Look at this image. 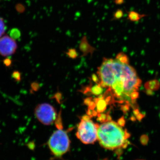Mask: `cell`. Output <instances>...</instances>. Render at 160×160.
<instances>
[{"label":"cell","mask_w":160,"mask_h":160,"mask_svg":"<svg viewBox=\"0 0 160 160\" xmlns=\"http://www.w3.org/2000/svg\"><path fill=\"white\" fill-rule=\"evenodd\" d=\"M97 73L100 86L108 88L120 102L134 103L138 97L141 80L124 53L105 59Z\"/></svg>","instance_id":"obj_1"},{"label":"cell","mask_w":160,"mask_h":160,"mask_svg":"<svg viewBox=\"0 0 160 160\" xmlns=\"http://www.w3.org/2000/svg\"><path fill=\"white\" fill-rule=\"evenodd\" d=\"M130 136L122 124L110 119L98 124V141L104 149L115 150L126 148Z\"/></svg>","instance_id":"obj_2"},{"label":"cell","mask_w":160,"mask_h":160,"mask_svg":"<svg viewBox=\"0 0 160 160\" xmlns=\"http://www.w3.org/2000/svg\"><path fill=\"white\" fill-rule=\"evenodd\" d=\"M98 124L94 122L89 116H84L78 125V138L84 144H93L98 141Z\"/></svg>","instance_id":"obj_3"},{"label":"cell","mask_w":160,"mask_h":160,"mask_svg":"<svg viewBox=\"0 0 160 160\" xmlns=\"http://www.w3.org/2000/svg\"><path fill=\"white\" fill-rule=\"evenodd\" d=\"M48 144L52 153L58 157L69 151L70 141L67 132L63 130L62 128H58L52 134Z\"/></svg>","instance_id":"obj_4"},{"label":"cell","mask_w":160,"mask_h":160,"mask_svg":"<svg viewBox=\"0 0 160 160\" xmlns=\"http://www.w3.org/2000/svg\"><path fill=\"white\" fill-rule=\"evenodd\" d=\"M38 120L45 125H51L56 121L58 116L54 107L48 103L39 104L35 109Z\"/></svg>","instance_id":"obj_5"},{"label":"cell","mask_w":160,"mask_h":160,"mask_svg":"<svg viewBox=\"0 0 160 160\" xmlns=\"http://www.w3.org/2000/svg\"><path fill=\"white\" fill-rule=\"evenodd\" d=\"M18 45L13 38L5 35L0 38V55L2 56L9 57L16 51Z\"/></svg>","instance_id":"obj_6"},{"label":"cell","mask_w":160,"mask_h":160,"mask_svg":"<svg viewBox=\"0 0 160 160\" xmlns=\"http://www.w3.org/2000/svg\"><path fill=\"white\" fill-rule=\"evenodd\" d=\"M6 31V26L2 19L0 18V38L3 36Z\"/></svg>","instance_id":"obj_7"},{"label":"cell","mask_w":160,"mask_h":160,"mask_svg":"<svg viewBox=\"0 0 160 160\" xmlns=\"http://www.w3.org/2000/svg\"><path fill=\"white\" fill-rule=\"evenodd\" d=\"M12 77L17 82H19L21 79V75L19 72L14 71L12 72Z\"/></svg>","instance_id":"obj_8"},{"label":"cell","mask_w":160,"mask_h":160,"mask_svg":"<svg viewBox=\"0 0 160 160\" xmlns=\"http://www.w3.org/2000/svg\"><path fill=\"white\" fill-rule=\"evenodd\" d=\"M4 65L6 66V67H9L11 66L12 64V61L9 58H6L3 61Z\"/></svg>","instance_id":"obj_9"},{"label":"cell","mask_w":160,"mask_h":160,"mask_svg":"<svg viewBox=\"0 0 160 160\" xmlns=\"http://www.w3.org/2000/svg\"></svg>","instance_id":"obj_10"}]
</instances>
